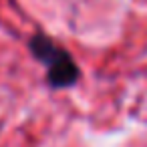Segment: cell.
<instances>
[{
    "label": "cell",
    "mask_w": 147,
    "mask_h": 147,
    "mask_svg": "<svg viewBox=\"0 0 147 147\" xmlns=\"http://www.w3.org/2000/svg\"><path fill=\"white\" fill-rule=\"evenodd\" d=\"M26 49L30 57L45 67L47 85L55 91L71 89L81 81V69L75 57L51 34L36 30L26 40Z\"/></svg>",
    "instance_id": "1"
}]
</instances>
